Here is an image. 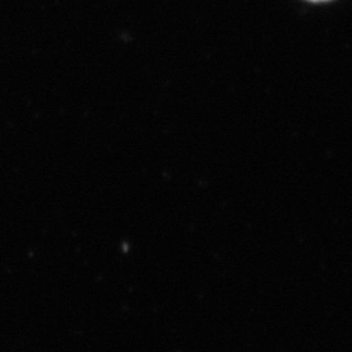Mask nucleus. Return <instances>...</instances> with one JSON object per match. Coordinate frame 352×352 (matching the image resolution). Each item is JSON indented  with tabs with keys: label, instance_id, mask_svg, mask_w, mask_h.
Segmentation results:
<instances>
[{
	"label": "nucleus",
	"instance_id": "1",
	"mask_svg": "<svg viewBox=\"0 0 352 352\" xmlns=\"http://www.w3.org/2000/svg\"><path fill=\"white\" fill-rule=\"evenodd\" d=\"M308 2H329V0H308Z\"/></svg>",
	"mask_w": 352,
	"mask_h": 352
}]
</instances>
